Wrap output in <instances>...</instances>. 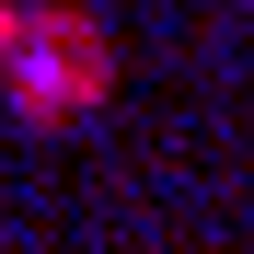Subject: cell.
Masks as SVG:
<instances>
[{"instance_id": "6da1fadb", "label": "cell", "mask_w": 254, "mask_h": 254, "mask_svg": "<svg viewBox=\"0 0 254 254\" xmlns=\"http://www.w3.org/2000/svg\"><path fill=\"white\" fill-rule=\"evenodd\" d=\"M0 93L23 127H81L116 93V35L93 12H47V0H0Z\"/></svg>"}]
</instances>
